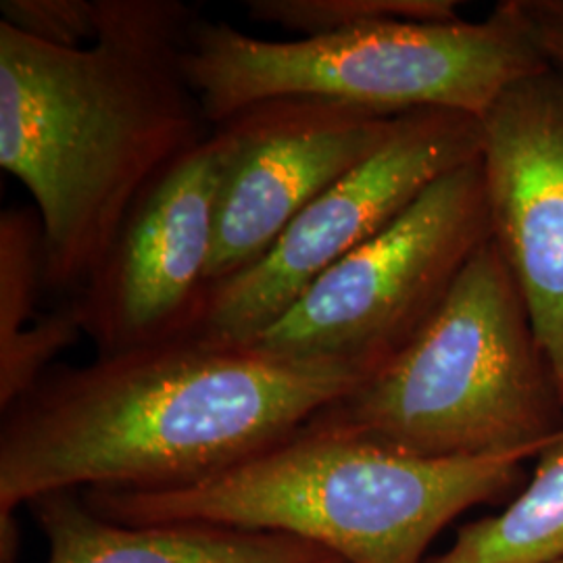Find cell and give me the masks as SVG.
Segmentation results:
<instances>
[{"label": "cell", "mask_w": 563, "mask_h": 563, "mask_svg": "<svg viewBox=\"0 0 563 563\" xmlns=\"http://www.w3.org/2000/svg\"><path fill=\"white\" fill-rule=\"evenodd\" d=\"M197 20L184 0H101L84 48L0 23V167L41 216L46 290L78 295L144 192L213 134L184 67Z\"/></svg>", "instance_id": "6da1fadb"}, {"label": "cell", "mask_w": 563, "mask_h": 563, "mask_svg": "<svg viewBox=\"0 0 563 563\" xmlns=\"http://www.w3.org/2000/svg\"><path fill=\"white\" fill-rule=\"evenodd\" d=\"M363 378L190 339L55 367L2 411L0 516L84 486L197 483L288 439Z\"/></svg>", "instance_id": "7a4b0ae2"}, {"label": "cell", "mask_w": 563, "mask_h": 563, "mask_svg": "<svg viewBox=\"0 0 563 563\" xmlns=\"http://www.w3.org/2000/svg\"><path fill=\"white\" fill-rule=\"evenodd\" d=\"M551 444L432 460L307 422L197 483L97 488L86 505L132 526L213 523L280 532L328 549L344 563H426L444 526L520 483L526 462Z\"/></svg>", "instance_id": "3957f363"}, {"label": "cell", "mask_w": 563, "mask_h": 563, "mask_svg": "<svg viewBox=\"0 0 563 563\" xmlns=\"http://www.w3.org/2000/svg\"><path fill=\"white\" fill-rule=\"evenodd\" d=\"M309 422L432 460L560 441L562 397L493 239L422 330Z\"/></svg>", "instance_id": "277c9868"}, {"label": "cell", "mask_w": 563, "mask_h": 563, "mask_svg": "<svg viewBox=\"0 0 563 563\" xmlns=\"http://www.w3.org/2000/svg\"><path fill=\"white\" fill-rule=\"evenodd\" d=\"M547 65L516 0L483 21H378L297 41H263L199 18L184 53L213 128L276 99H322L393 118L451 109L481 120L511 84Z\"/></svg>", "instance_id": "5b68a950"}, {"label": "cell", "mask_w": 563, "mask_h": 563, "mask_svg": "<svg viewBox=\"0 0 563 563\" xmlns=\"http://www.w3.org/2000/svg\"><path fill=\"white\" fill-rule=\"evenodd\" d=\"M490 239L478 157L434 181L380 234L330 267L249 346L369 376L422 330Z\"/></svg>", "instance_id": "8992f818"}, {"label": "cell", "mask_w": 563, "mask_h": 563, "mask_svg": "<svg viewBox=\"0 0 563 563\" xmlns=\"http://www.w3.org/2000/svg\"><path fill=\"white\" fill-rule=\"evenodd\" d=\"M481 120L451 109L402 113L365 162L311 202L260 262L209 288L190 341L249 346L330 267L380 234L453 169L481 157Z\"/></svg>", "instance_id": "52a82bcc"}, {"label": "cell", "mask_w": 563, "mask_h": 563, "mask_svg": "<svg viewBox=\"0 0 563 563\" xmlns=\"http://www.w3.org/2000/svg\"><path fill=\"white\" fill-rule=\"evenodd\" d=\"M225 157L216 128L144 192L97 274L71 297L99 355L190 339L209 292Z\"/></svg>", "instance_id": "ba28073f"}, {"label": "cell", "mask_w": 563, "mask_h": 563, "mask_svg": "<svg viewBox=\"0 0 563 563\" xmlns=\"http://www.w3.org/2000/svg\"><path fill=\"white\" fill-rule=\"evenodd\" d=\"M397 118L322 99H276L216 125L228 157L209 288L260 262L323 190L383 146Z\"/></svg>", "instance_id": "9c48e42d"}, {"label": "cell", "mask_w": 563, "mask_h": 563, "mask_svg": "<svg viewBox=\"0 0 563 563\" xmlns=\"http://www.w3.org/2000/svg\"><path fill=\"white\" fill-rule=\"evenodd\" d=\"M490 234L563 401V69L511 84L481 118Z\"/></svg>", "instance_id": "30bf717a"}, {"label": "cell", "mask_w": 563, "mask_h": 563, "mask_svg": "<svg viewBox=\"0 0 563 563\" xmlns=\"http://www.w3.org/2000/svg\"><path fill=\"white\" fill-rule=\"evenodd\" d=\"M32 505L51 544L48 563H344L328 549L280 532L111 522L71 493L46 495Z\"/></svg>", "instance_id": "8fae6325"}, {"label": "cell", "mask_w": 563, "mask_h": 563, "mask_svg": "<svg viewBox=\"0 0 563 563\" xmlns=\"http://www.w3.org/2000/svg\"><path fill=\"white\" fill-rule=\"evenodd\" d=\"M563 562V439L537 457L532 476L501 511L463 526L426 563Z\"/></svg>", "instance_id": "7c38bea8"}, {"label": "cell", "mask_w": 563, "mask_h": 563, "mask_svg": "<svg viewBox=\"0 0 563 563\" xmlns=\"http://www.w3.org/2000/svg\"><path fill=\"white\" fill-rule=\"evenodd\" d=\"M253 21L278 25L301 38L328 36L378 21H457L455 0H246Z\"/></svg>", "instance_id": "4fadbf2b"}, {"label": "cell", "mask_w": 563, "mask_h": 563, "mask_svg": "<svg viewBox=\"0 0 563 563\" xmlns=\"http://www.w3.org/2000/svg\"><path fill=\"white\" fill-rule=\"evenodd\" d=\"M41 216L32 207L0 213V346L36 322L44 286Z\"/></svg>", "instance_id": "5bb4252c"}, {"label": "cell", "mask_w": 563, "mask_h": 563, "mask_svg": "<svg viewBox=\"0 0 563 563\" xmlns=\"http://www.w3.org/2000/svg\"><path fill=\"white\" fill-rule=\"evenodd\" d=\"M84 336L80 316L71 297L36 318L27 330L0 346V407L7 411L34 390L51 372V363Z\"/></svg>", "instance_id": "9a60e30c"}, {"label": "cell", "mask_w": 563, "mask_h": 563, "mask_svg": "<svg viewBox=\"0 0 563 563\" xmlns=\"http://www.w3.org/2000/svg\"><path fill=\"white\" fill-rule=\"evenodd\" d=\"M0 18L27 38L84 48L99 36L101 0H2Z\"/></svg>", "instance_id": "2e32d148"}, {"label": "cell", "mask_w": 563, "mask_h": 563, "mask_svg": "<svg viewBox=\"0 0 563 563\" xmlns=\"http://www.w3.org/2000/svg\"><path fill=\"white\" fill-rule=\"evenodd\" d=\"M544 59L563 69V0H516Z\"/></svg>", "instance_id": "e0dca14e"}, {"label": "cell", "mask_w": 563, "mask_h": 563, "mask_svg": "<svg viewBox=\"0 0 563 563\" xmlns=\"http://www.w3.org/2000/svg\"><path fill=\"white\" fill-rule=\"evenodd\" d=\"M560 563H563V562H560Z\"/></svg>", "instance_id": "ac0fdd59"}]
</instances>
